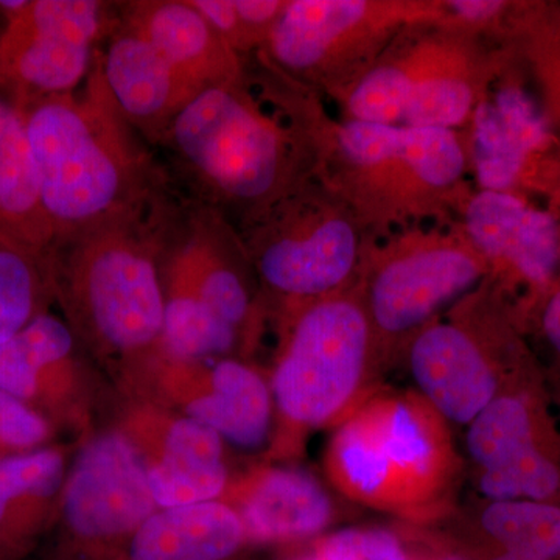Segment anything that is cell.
Returning a JSON list of instances; mask_svg holds the SVG:
<instances>
[{
    "label": "cell",
    "mask_w": 560,
    "mask_h": 560,
    "mask_svg": "<svg viewBox=\"0 0 560 560\" xmlns=\"http://www.w3.org/2000/svg\"><path fill=\"white\" fill-rule=\"evenodd\" d=\"M492 287L471 291L405 349L415 390L448 423L467 427L503 390L493 350Z\"/></svg>",
    "instance_id": "14"
},
{
    "label": "cell",
    "mask_w": 560,
    "mask_h": 560,
    "mask_svg": "<svg viewBox=\"0 0 560 560\" xmlns=\"http://www.w3.org/2000/svg\"><path fill=\"white\" fill-rule=\"evenodd\" d=\"M55 434L43 416L0 389V460L49 447Z\"/></svg>",
    "instance_id": "30"
},
{
    "label": "cell",
    "mask_w": 560,
    "mask_h": 560,
    "mask_svg": "<svg viewBox=\"0 0 560 560\" xmlns=\"http://www.w3.org/2000/svg\"><path fill=\"white\" fill-rule=\"evenodd\" d=\"M175 184L55 242V302L120 396L139 389L164 327L161 260L183 206Z\"/></svg>",
    "instance_id": "2"
},
{
    "label": "cell",
    "mask_w": 560,
    "mask_h": 560,
    "mask_svg": "<svg viewBox=\"0 0 560 560\" xmlns=\"http://www.w3.org/2000/svg\"><path fill=\"white\" fill-rule=\"evenodd\" d=\"M545 62V68H547L548 79H552V84H555L556 90V98H558L560 105V55L558 60L555 62Z\"/></svg>",
    "instance_id": "34"
},
{
    "label": "cell",
    "mask_w": 560,
    "mask_h": 560,
    "mask_svg": "<svg viewBox=\"0 0 560 560\" xmlns=\"http://www.w3.org/2000/svg\"><path fill=\"white\" fill-rule=\"evenodd\" d=\"M250 544L221 500L160 510L114 560H246Z\"/></svg>",
    "instance_id": "25"
},
{
    "label": "cell",
    "mask_w": 560,
    "mask_h": 560,
    "mask_svg": "<svg viewBox=\"0 0 560 560\" xmlns=\"http://www.w3.org/2000/svg\"><path fill=\"white\" fill-rule=\"evenodd\" d=\"M220 500L237 514L253 547L318 539L338 515L330 493L313 475L275 463L232 478Z\"/></svg>",
    "instance_id": "19"
},
{
    "label": "cell",
    "mask_w": 560,
    "mask_h": 560,
    "mask_svg": "<svg viewBox=\"0 0 560 560\" xmlns=\"http://www.w3.org/2000/svg\"><path fill=\"white\" fill-rule=\"evenodd\" d=\"M209 427L245 451L268 445L275 430L270 377L238 357L175 361L156 355L138 394Z\"/></svg>",
    "instance_id": "15"
},
{
    "label": "cell",
    "mask_w": 560,
    "mask_h": 560,
    "mask_svg": "<svg viewBox=\"0 0 560 560\" xmlns=\"http://www.w3.org/2000/svg\"><path fill=\"white\" fill-rule=\"evenodd\" d=\"M319 560H418V551L396 533L381 528H350L312 540Z\"/></svg>",
    "instance_id": "29"
},
{
    "label": "cell",
    "mask_w": 560,
    "mask_h": 560,
    "mask_svg": "<svg viewBox=\"0 0 560 560\" xmlns=\"http://www.w3.org/2000/svg\"><path fill=\"white\" fill-rule=\"evenodd\" d=\"M559 560H560V558H559Z\"/></svg>",
    "instance_id": "35"
},
{
    "label": "cell",
    "mask_w": 560,
    "mask_h": 560,
    "mask_svg": "<svg viewBox=\"0 0 560 560\" xmlns=\"http://www.w3.org/2000/svg\"><path fill=\"white\" fill-rule=\"evenodd\" d=\"M117 427L138 453L160 510L220 500L232 480L215 431L149 397L120 396Z\"/></svg>",
    "instance_id": "17"
},
{
    "label": "cell",
    "mask_w": 560,
    "mask_h": 560,
    "mask_svg": "<svg viewBox=\"0 0 560 560\" xmlns=\"http://www.w3.org/2000/svg\"><path fill=\"white\" fill-rule=\"evenodd\" d=\"M466 131L477 189L510 191L530 151L547 140L550 127L526 92L506 86L495 94L489 91Z\"/></svg>",
    "instance_id": "24"
},
{
    "label": "cell",
    "mask_w": 560,
    "mask_h": 560,
    "mask_svg": "<svg viewBox=\"0 0 560 560\" xmlns=\"http://www.w3.org/2000/svg\"><path fill=\"white\" fill-rule=\"evenodd\" d=\"M237 232L270 320L359 287L374 238L316 176Z\"/></svg>",
    "instance_id": "8"
},
{
    "label": "cell",
    "mask_w": 560,
    "mask_h": 560,
    "mask_svg": "<svg viewBox=\"0 0 560 560\" xmlns=\"http://www.w3.org/2000/svg\"><path fill=\"white\" fill-rule=\"evenodd\" d=\"M324 470L346 500L423 523L447 514L460 458L451 423L429 401L382 386L335 427Z\"/></svg>",
    "instance_id": "5"
},
{
    "label": "cell",
    "mask_w": 560,
    "mask_h": 560,
    "mask_svg": "<svg viewBox=\"0 0 560 560\" xmlns=\"http://www.w3.org/2000/svg\"><path fill=\"white\" fill-rule=\"evenodd\" d=\"M441 18L442 0H287L256 55L329 101L360 79L405 28Z\"/></svg>",
    "instance_id": "10"
},
{
    "label": "cell",
    "mask_w": 560,
    "mask_h": 560,
    "mask_svg": "<svg viewBox=\"0 0 560 560\" xmlns=\"http://www.w3.org/2000/svg\"><path fill=\"white\" fill-rule=\"evenodd\" d=\"M154 150L184 197L217 210L235 230L315 176L304 135L248 72L202 92Z\"/></svg>",
    "instance_id": "3"
},
{
    "label": "cell",
    "mask_w": 560,
    "mask_h": 560,
    "mask_svg": "<svg viewBox=\"0 0 560 560\" xmlns=\"http://www.w3.org/2000/svg\"><path fill=\"white\" fill-rule=\"evenodd\" d=\"M455 548H481L522 560L560 558V506L545 501H490L466 518Z\"/></svg>",
    "instance_id": "27"
},
{
    "label": "cell",
    "mask_w": 560,
    "mask_h": 560,
    "mask_svg": "<svg viewBox=\"0 0 560 560\" xmlns=\"http://www.w3.org/2000/svg\"><path fill=\"white\" fill-rule=\"evenodd\" d=\"M101 54L80 90L22 110L55 242L173 183L114 101Z\"/></svg>",
    "instance_id": "4"
},
{
    "label": "cell",
    "mask_w": 560,
    "mask_h": 560,
    "mask_svg": "<svg viewBox=\"0 0 560 560\" xmlns=\"http://www.w3.org/2000/svg\"><path fill=\"white\" fill-rule=\"evenodd\" d=\"M272 323L279 345L268 374L275 400L268 463L296 458L313 431L335 429L382 388L388 370L360 285Z\"/></svg>",
    "instance_id": "6"
},
{
    "label": "cell",
    "mask_w": 560,
    "mask_h": 560,
    "mask_svg": "<svg viewBox=\"0 0 560 560\" xmlns=\"http://www.w3.org/2000/svg\"><path fill=\"white\" fill-rule=\"evenodd\" d=\"M54 304L50 261L0 241V346Z\"/></svg>",
    "instance_id": "28"
},
{
    "label": "cell",
    "mask_w": 560,
    "mask_h": 560,
    "mask_svg": "<svg viewBox=\"0 0 560 560\" xmlns=\"http://www.w3.org/2000/svg\"><path fill=\"white\" fill-rule=\"evenodd\" d=\"M489 278L459 220L431 221L372 238L360 289L386 364Z\"/></svg>",
    "instance_id": "9"
},
{
    "label": "cell",
    "mask_w": 560,
    "mask_h": 560,
    "mask_svg": "<svg viewBox=\"0 0 560 560\" xmlns=\"http://www.w3.org/2000/svg\"><path fill=\"white\" fill-rule=\"evenodd\" d=\"M101 60L103 77L124 116L156 147L176 116L202 94L145 36L117 21Z\"/></svg>",
    "instance_id": "21"
},
{
    "label": "cell",
    "mask_w": 560,
    "mask_h": 560,
    "mask_svg": "<svg viewBox=\"0 0 560 560\" xmlns=\"http://www.w3.org/2000/svg\"><path fill=\"white\" fill-rule=\"evenodd\" d=\"M418 560H464L451 545L447 548H431V550L418 551Z\"/></svg>",
    "instance_id": "33"
},
{
    "label": "cell",
    "mask_w": 560,
    "mask_h": 560,
    "mask_svg": "<svg viewBox=\"0 0 560 560\" xmlns=\"http://www.w3.org/2000/svg\"><path fill=\"white\" fill-rule=\"evenodd\" d=\"M254 81L298 128L315 176L355 212L374 237L431 221L459 220L474 191L464 130L405 128L342 119L326 98L260 62Z\"/></svg>",
    "instance_id": "1"
},
{
    "label": "cell",
    "mask_w": 560,
    "mask_h": 560,
    "mask_svg": "<svg viewBox=\"0 0 560 560\" xmlns=\"http://www.w3.org/2000/svg\"><path fill=\"white\" fill-rule=\"evenodd\" d=\"M541 327L552 349L560 355V289L556 290L545 304Z\"/></svg>",
    "instance_id": "31"
},
{
    "label": "cell",
    "mask_w": 560,
    "mask_h": 560,
    "mask_svg": "<svg viewBox=\"0 0 560 560\" xmlns=\"http://www.w3.org/2000/svg\"><path fill=\"white\" fill-rule=\"evenodd\" d=\"M117 21L119 3L22 0L0 18V91L24 110L80 90Z\"/></svg>",
    "instance_id": "12"
},
{
    "label": "cell",
    "mask_w": 560,
    "mask_h": 560,
    "mask_svg": "<svg viewBox=\"0 0 560 560\" xmlns=\"http://www.w3.org/2000/svg\"><path fill=\"white\" fill-rule=\"evenodd\" d=\"M0 241L50 261L55 232L40 200L24 114L0 91Z\"/></svg>",
    "instance_id": "26"
},
{
    "label": "cell",
    "mask_w": 560,
    "mask_h": 560,
    "mask_svg": "<svg viewBox=\"0 0 560 560\" xmlns=\"http://www.w3.org/2000/svg\"><path fill=\"white\" fill-rule=\"evenodd\" d=\"M499 69L493 39L444 18L420 21L329 102L342 119L464 130L488 98Z\"/></svg>",
    "instance_id": "7"
},
{
    "label": "cell",
    "mask_w": 560,
    "mask_h": 560,
    "mask_svg": "<svg viewBox=\"0 0 560 560\" xmlns=\"http://www.w3.org/2000/svg\"><path fill=\"white\" fill-rule=\"evenodd\" d=\"M452 548L464 560H522L514 558V556L504 555V552L481 550V548Z\"/></svg>",
    "instance_id": "32"
},
{
    "label": "cell",
    "mask_w": 560,
    "mask_h": 560,
    "mask_svg": "<svg viewBox=\"0 0 560 560\" xmlns=\"http://www.w3.org/2000/svg\"><path fill=\"white\" fill-rule=\"evenodd\" d=\"M69 464L49 560H114L160 506L116 425L94 429Z\"/></svg>",
    "instance_id": "11"
},
{
    "label": "cell",
    "mask_w": 560,
    "mask_h": 560,
    "mask_svg": "<svg viewBox=\"0 0 560 560\" xmlns=\"http://www.w3.org/2000/svg\"><path fill=\"white\" fill-rule=\"evenodd\" d=\"M119 14L201 91L246 73L249 58L235 54L189 0L119 2Z\"/></svg>",
    "instance_id": "22"
},
{
    "label": "cell",
    "mask_w": 560,
    "mask_h": 560,
    "mask_svg": "<svg viewBox=\"0 0 560 560\" xmlns=\"http://www.w3.org/2000/svg\"><path fill=\"white\" fill-rule=\"evenodd\" d=\"M95 364L65 318L46 312L0 346V389L83 440L97 410ZM98 371V370H97Z\"/></svg>",
    "instance_id": "16"
},
{
    "label": "cell",
    "mask_w": 560,
    "mask_h": 560,
    "mask_svg": "<svg viewBox=\"0 0 560 560\" xmlns=\"http://www.w3.org/2000/svg\"><path fill=\"white\" fill-rule=\"evenodd\" d=\"M161 280L164 298L195 302L234 330L249 360L270 316L230 221L184 197L162 253Z\"/></svg>",
    "instance_id": "13"
},
{
    "label": "cell",
    "mask_w": 560,
    "mask_h": 560,
    "mask_svg": "<svg viewBox=\"0 0 560 560\" xmlns=\"http://www.w3.org/2000/svg\"><path fill=\"white\" fill-rule=\"evenodd\" d=\"M65 447L0 460V560H22L49 533L69 471Z\"/></svg>",
    "instance_id": "23"
},
{
    "label": "cell",
    "mask_w": 560,
    "mask_h": 560,
    "mask_svg": "<svg viewBox=\"0 0 560 560\" xmlns=\"http://www.w3.org/2000/svg\"><path fill=\"white\" fill-rule=\"evenodd\" d=\"M460 226L488 265L489 278L514 272L547 287L560 270V228L545 210L511 191L477 189L460 213Z\"/></svg>",
    "instance_id": "20"
},
{
    "label": "cell",
    "mask_w": 560,
    "mask_h": 560,
    "mask_svg": "<svg viewBox=\"0 0 560 560\" xmlns=\"http://www.w3.org/2000/svg\"><path fill=\"white\" fill-rule=\"evenodd\" d=\"M466 452L486 500L550 503L559 495V464L541 447L536 412L523 394L501 390L471 420Z\"/></svg>",
    "instance_id": "18"
}]
</instances>
